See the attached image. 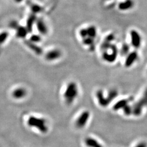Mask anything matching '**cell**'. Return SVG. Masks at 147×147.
<instances>
[{"label":"cell","mask_w":147,"mask_h":147,"mask_svg":"<svg viewBox=\"0 0 147 147\" xmlns=\"http://www.w3.org/2000/svg\"><path fill=\"white\" fill-rule=\"evenodd\" d=\"M131 42L133 47L138 49L141 47L142 38L140 33L135 30H132L130 32Z\"/></svg>","instance_id":"6"},{"label":"cell","mask_w":147,"mask_h":147,"mask_svg":"<svg viewBox=\"0 0 147 147\" xmlns=\"http://www.w3.org/2000/svg\"><path fill=\"white\" fill-rule=\"evenodd\" d=\"M85 144L87 147H102V146L95 138L87 137L85 139Z\"/></svg>","instance_id":"17"},{"label":"cell","mask_w":147,"mask_h":147,"mask_svg":"<svg viewBox=\"0 0 147 147\" xmlns=\"http://www.w3.org/2000/svg\"><path fill=\"white\" fill-rule=\"evenodd\" d=\"M134 5V3L132 0H126L125 2H121L120 3L119 5V8L121 10L125 11L132 8Z\"/></svg>","instance_id":"19"},{"label":"cell","mask_w":147,"mask_h":147,"mask_svg":"<svg viewBox=\"0 0 147 147\" xmlns=\"http://www.w3.org/2000/svg\"><path fill=\"white\" fill-rule=\"evenodd\" d=\"M130 51V47L127 44H124L121 48V56H127Z\"/></svg>","instance_id":"21"},{"label":"cell","mask_w":147,"mask_h":147,"mask_svg":"<svg viewBox=\"0 0 147 147\" xmlns=\"http://www.w3.org/2000/svg\"><path fill=\"white\" fill-rule=\"evenodd\" d=\"M102 49L104 50L102 58L106 62L112 63L115 61L118 55V50L115 45L111 42H104L102 44Z\"/></svg>","instance_id":"2"},{"label":"cell","mask_w":147,"mask_h":147,"mask_svg":"<svg viewBox=\"0 0 147 147\" xmlns=\"http://www.w3.org/2000/svg\"><path fill=\"white\" fill-rule=\"evenodd\" d=\"M138 53L136 51H132L129 53L126 56V59L125 62V65L126 67H130L136 62L138 58Z\"/></svg>","instance_id":"9"},{"label":"cell","mask_w":147,"mask_h":147,"mask_svg":"<svg viewBox=\"0 0 147 147\" xmlns=\"http://www.w3.org/2000/svg\"><path fill=\"white\" fill-rule=\"evenodd\" d=\"M129 103V99H122L117 101L115 105L113 106V110L115 111L119 110H122L126 106V105H128Z\"/></svg>","instance_id":"18"},{"label":"cell","mask_w":147,"mask_h":147,"mask_svg":"<svg viewBox=\"0 0 147 147\" xmlns=\"http://www.w3.org/2000/svg\"><path fill=\"white\" fill-rule=\"evenodd\" d=\"M123 111L124 112V115L126 116H129L131 115H132V106H130L129 104L126 105V106L123 109Z\"/></svg>","instance_id":"24"},{"label":"cell","mask_w":147,"mask_h":147,"mask_svg":"<svg viewBox=\"0 0 147 147\" xmlns=\"http://www.w3.org/2000/svg\"><path fill=\"white\" fill-rule=\"evenodd\" d=\"M16 30V36L18 38L25 39L29 33L26 26H19Z\"/></svg>","instance_id":"16"},{"label":"cell","mask_w":147,"mask_h":147,"mask_svg":"<svg viewBox=\"0 0 147 147\" xmlns=\"http://www.w3.org/2000/svg\"><path fill=\"white\" fill-rule=\"evenodd\" d=\"M25 44L27 47H29L30 50H31L33 52H34L37 55H42L43 50L42 47H40L37 45V43L32 42L30 40H26L25 42Z\"/></svg>","instance_id":"11"},{"label":"cell","mask_w":147,"mask_h":147,"mask_svg":"<svg viewBox=\"0 0 147 147\" xmlns=\"http://www.w3.org/2000/svg\"><path fill=\"white\" fill-rule=\"evenodd\" d=\"M27 5L29 6L30 10L32 11V13L33 14H37L42 13L44 11V8L42 6L39 5L38 4L34 3L31 1H28Z\"/></svg>","instance_id":"13"},{"label":"cell","mask_w":147,"mask_h":147,"mask_svg":"<svg viewBox=\"0 0 147 147\" xmlns=\"http://www.w3.org/2000/svg\"><path fill=\"white\" fill-rule=\"evenodd\" d=\"M37 19L38 18H37L36 14L33 13H32L28 17L27 19L26 27L29 33H31L32 31L34 25L36 24Z\"/></svg>","instance_id":"12"},{"label":"cell","mask_w":147,"mask_h":147,"mask_svg":"<svg viewBox=\"0 0 147 147\" xmlns=\"http://www.w3.org/2000/svg\"><path fill=\"white\" fill-rule=\"evenodd\" d=\"M41 39H42V38L40 37V36H39L38 34H33L31 36L29 40L32 42L38 43L41 41Z\"/></svg>","instance_id":"25"},{"label":"cell","mask_w":147,"mask_h":147,"mask_svg":"<svg viewBox=\"0 0 147 147\" xmlns=\"http://www.w3.org/2000/svg\"><path fill=\"white\" fill-rule=\"evenodd\" d=\"M79 95V88L77 84L74 82H69L64 93V98L65 102L70 105L73 103Z\"/></svg>","instance_id":"3"},{"label":"cell","mask_w":147,"mask_h":147,"mask_svg":"<svg viewBox=\"0 0 147 147\" xmlns=\"http://www.w3.org/2000/svg\"><path fill=\"white\" fill-rule=\"evenodd\" d=\"M96 98L98 100V103L99 104V105L103 107H107L110 104V101L107 98V96L105 95L103 91L101 90H99L96 92Z\"/></svg>","instance_id":"7"},{"label":"cell","mask_w":147,"mask_h":147,"mask_svg":"<svg viewBox=\"0 0 147 147\" xmlns=\"http://www.w3.org/2000/svg\"><path fill=\"white\" fill-rule=\"evenodd\" d=\"M36 26L38 32L42 35H46L48 33V27L42 19H38L36 22Z\"/></svg>","instance_id":"10"},{"label":"cell","mask_w":147,"mask_h":147,"mask_svg":"<svg viewBox=\"0 0 147 147\" xmlns=\"http://www.w3.org/2000/svg\"><path fill=\"white\" fill-rule=\"evenodd\" d=\"M27 124L30 127L37 129L42 134H45L48 131L47 121L42 118L31 116L28 119Z\"/></svg>","instance_id":"4"},{"label":"cell","mask_w":147,"mask_h":147,"mask_svg":"<svg viewBox=\"0 0 147 147\" xmlns=\"http://www.w3.org/2000/svg\"><path fill=\"white\" fill-rule=\"evenodd\" d=\"M62 56L61 51L58 49H53L45 55V59L48 61H53L59 59Z\"/></svg>","instance_id":"8"},{"label":"cell","mask_w":147,"mask_h":147,"mask_svg":"<svg viewBox=\"0 0 147 147\" xmlns=\"http://www.w3.org/2000/svg\"><path fill=\"white\" fill-rule=\"evenodd\" d=\"M96 29L94 26H90L87 28H83L80 32V34L82 37L84 45L89 46L93 50L94 48V39L96 36Z\"/></svg>","instance_id":"1"},{"label":"cell","mask_w":147,"mask_h":147,"mask_svg":"<svg viewBox=\"0 0 147 147\" xmlns=\"http://www.w3.org/2000/svg\"><path fill=\"white\" fill-rule=\"evenodd\" d=\"M143 107L144 106L141 104L139 101L135 102L132 106V115L135 116H140L142 114Z\"/></svg>","instance_id":"15"},{"label":"cell","mask_w":147,"mask_h":147,"mask_svg":"<svg viewBox=\"0 0 147 147\" xmlns=\"http://www.w3.org/2000/svg\"><path fill=\"white\" fill-rule=\"evenodd\" d=\"M118 95V92L116 89H112L108 92L106 96L107 98V99L111 103L112 101H113L116 99Z\"/></svg>","instance_id":"20"},{"label":"cell","mask_w":147,"mask_h":147,"mask_svg":"<svg viewBox=\"0 0 147 147\" xmlns=\"http://www.w3.org/2000/svg\"><path fill=\"white\" fill-rule=\"evenodd\" d=\"M14 1H15V2H16V3H21L24 0H14Z\"/></svg>","instance_id":"28"},{"label":"cell","mask_w":147,"mask_h":147,"mask_svg":"<svg viewBox=\"0 0 147 147\" xmlns=\"http://www.w3.org/2000/svg\"><path fill=\"white\" fill-rule=\"evenodd\" d=\"M26 90L24 88L19 87L16 88L12 93V96L16 99H20L26 95Z\"/></svg>","instance_id":"14"},{"label":"cell","mask_w":147,"mask_h":147,"mask_svg":"<svg viewBox=\"0 0 147 147\" xmlns=\"http://www.w3.org/2000/svg\"><path fill=\"white\" fill-rule=\"evenodd\" d=\"M19 26V24L16 21H11L9 24V27L14 30H16Z\"/></svg>","instance_id":"26"},{"label":"cell","mask_w":147,"mask_h":147,"mask_svg":"<svg viewBox=\"0 0 147 147\" xmlns=\"http://www.w3.org/2000/svg\"><path fill=\"white\" fill-rule=\"evenodd\" d=\"M9 36L7 32H2L0 33V45H2L7 40Z\"/></svg>","instance_id":"23"},{"label":"cell","mask_w":147,"mask_h":147,"mask_svg":"<svg viewBox=\"0 0 147 147\" xmlns=\"http://www.w3.org/2000/svg\"><path fill=\"white\" fill-rule=\"evenodd\" d=\"M134 147H147V143L146 142L141 141L138 143Z\"/></svg>","instance_id":"27"},{"label":"cell","mask_w":147,"mask_h":147,"mask_svg":"<svg viewBox=\"0 0 147 147\" xmlns=\"http://www.w3.org/2000/svg\"><path fill=\"white\" fill-rule=\"evenodd\" d=\"M144 107L147 106V88L144 91L142 97L138 100Z\"/></svg>","instance_id":"22"},{"label":"cell","mask_w":147,"mask_h":147,"mask_svg":"<svg viewBox=\"0 0 147 147\" xmlns=\"http://www.w3.org/2000/svg\"><path fill=\"white\" fill-rule=\"evenodd\" d=\"M90 113L88 111L82 112L75 122V125L78 129H82L87 125L90 118Z\"/></svg>","instance_id":"5"}]
</instances>
